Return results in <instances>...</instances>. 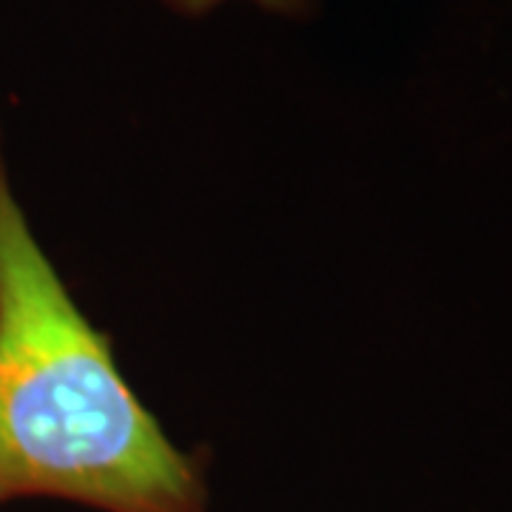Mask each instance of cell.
<instances>
[{
  "instance_id": "cell-2",
  "label": "cell",
  "mask_w": 512,
  "mask_h": 512,
  "mask_svg": "<svg viewBox=\"0 0 512 512\" xmlns=\"http://www.w3.org/2000/svg\"><path fill=\"white\" fill-rule=\"evenodd\" d=\"M160 3L183 18H202L208 12L220 9L228 0H160ZM245 3H254L259 9H265L271 15H282V18H305L316 6V0H245Z\"/></svg>"
},
{
  "instance_id": "cell-1",
  "label": "cell",
  "mask_w": 512,
  "mask_h": 512,
  "mask_svg": "<svg viewBox=\"0 0 512 512\" xmlns=\"http://www.w3.org/2000/svg\"><path fill=\"white\" fill-rule=\"evenodd\" d=\"M208 512L200 461L165 436L20 208L0 146V507Z\"/></svg>"
}]
</instances>
